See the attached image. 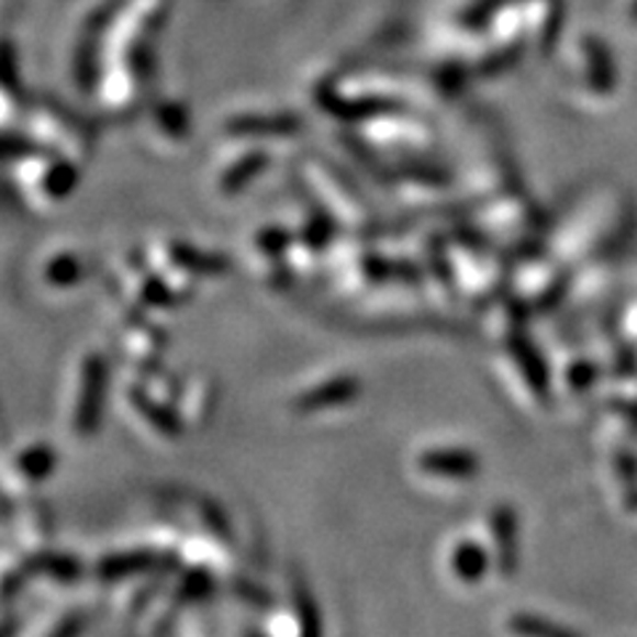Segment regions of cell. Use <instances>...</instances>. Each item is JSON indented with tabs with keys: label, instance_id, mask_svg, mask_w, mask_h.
<instances>
[{
	"label": "cell",
	"instance_id": "obj_10",
	"mask_svg": "<svg viewBox=\"0 0 637 637\" xmlns=\"http://www.w3.org/2000/svg\"><path fill=\"white\" fill-rule=\"evenodd\" d=\"M513 3H521V0H483V3L473 11V22L470 24H473V27H481V24H487L496 11H502L505 5H513Z\"/></svg>",
	"mask_w": 637,
	"mask_h": 637
},
{
	"label": "cell",
	"instance_id": "obj_6",
	"mask_svg": "<svg viewBox=\"0 0 637 637\" xmlns=\"http://www.w3.org/2000/svg\"><path fill=\"white\" fill-rule=\"evenodd\" d=\"M510 633L524 635V637H577V629L560 627V624L545 619L537 614H518L515 619H510Z\"/></svg>",
	"mask_w": 637,
	"mask_h": 637
},
{
	"label": "cell",
	"instance_id": "obj_4",
	"mask_svg": "<svg viewBox=\"0 0 637 637\" xmlns=\"http://www.w3.org/2000/svg\"><path fill=\"white\" fill-rule=\"evenodd\" d=\"M420 468L438 478H473L481 470V460L465 449H433L420 457Z\"/></svg>",
	"mask_w": 637,
	"mask_h": 637
},
{
	"label": "cell",
	"instance_id": "obj_2",
	"mask_svg": "<svg viewBox=\"0 0 637 637\" xmlns=\"http://www.w3.org/2000/svg\"><path fill=\"white\" fill-rule=\"evenodd\" d=\"M492 537H494V563L502 577H513L521 560V534L518 515L513 507L500 505L492 513Z\"/></svg>",
	"mask_w": 637,
	"mask_h": 637
},
{
	"label": "cell",
	"instance_id": "obj_9",
	"mask_svg": "<svg viewBox=\"0 0 637 637\" xmlns=\"http://www.w3.org/2000/svg\"><path fill=\"white\" fill-rule=\"evenodd\" d=\"M566 380H569L573 391H584V388H590L592 382H595V367H592L590 361H573Z\"/></svg>",
	"mask_w": 637,
	"mask_h": 637
},
{
	"label": "cell",
	"instance_id": "obj_11",
	"mask_svg": "<svg viewBox=\"0 0 637 637\" xmlns=\"http://www.w3.org/2000/svg\"><path fill=\"white\" fill-rule=\"evenodd\" d=\"M629 22L637 27V0H633V5H629Z\"/></svg>",
	"mask_w": 637,
	"mask_h": 637
},
{
	"label": "cell",
	"instance_id": "obj_1",
	"mask_svg": "<svg viewBox=\"0 0 637 637\" xmlns=\"http://www.w3.org/2000/svg\"><path fill=\"white\" fill-rule=\"evenodd\" d=\"M510 354H513L518 372L524 375L528 391H532L539 401H550V393H552L550 367H547L545 356H541L537 343L524 333H513V337H510Z\"/></svg>",
	"mask_w": 637,
	"mask_h": 637
},
{
	"label": "cell",
	"instance_id": "obj_3",
	"mask_svg": "<svg viewBox=\"0 0 637 637\" xmlns=\"http://www.w3.org/2000/svg\"><path fill=\"white\" fill-rule=\"evenodd\" d=\"M584 62H588V86L597 96H608L616 91V82H619V72H616L614 56L601 37H584Z\"/></svg>",
	"mask_w": 637,
	"mask_h": 637
},
{
	"label": "cell",
	"instance_id": "obj_8",
	"mask_svg": "<svg viewBox=\"0 0 637 637\" xmlns=\"http://www.w3.org/2000/svg\"><path fill=\"white\" fill-rule=\"evenodd\" d=\"M524 56V43H513V46H505L502 51H496L492 59H487V72H505V69L513 67L515 62Z\"/></svg>",
	"mask_w": 637,
	"mask_h": 637
},
{
	"label": "cell",
	"instance_id": "obj_7",
	"mask_svg": "<svg viewBox=\"0 0 637 637\" xmlns=\"http://www.w3.org/2000/svg\"><path fill=\"white\" fill-rule=\"evenodd\" d=\"M560 30H563V3H560V0H552L550 11H547L545 30H541V48L545 51L556 48Z\"/></svg>",
	"mask_w": 637,
	"mask_h": 637
},
{
	"label": "cell",
	"instance_id": "obj_5",
	"mask_svg": "<svg viewBox=\"0 0 637 637\" xmlns=\"http://www.w3.org/2000/svg\"><path fill=\"white\" fill-rule=\"evenodd\" d=\"M451 569H455L460 582L476 584L487 577L489 571V552L487 547L478 545L473 539H465L455 547V556H451Z\"/></svg>",
	"mask_w": 637,
	"mask_h": 637
}]
</instances>
